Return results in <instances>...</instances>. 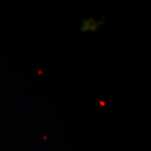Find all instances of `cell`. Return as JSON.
Returning a JSON list of instances; mask_svg holds the SVG:
<instances>
[{
    "label": "cell",
    "mask_w": 151,
    "mask_h": 151,
    "mask_svg": "<svg viewBox=\"0 0 151 151\" xmlns=\"http://www.w3.org/2000/svg\"><path fill=\"white\" fill-rule=\"evenodd\" d=\"M90 27H91V24H90V21L89 19H84L82 21V25H81V31L85 32V31H87L90 29Z\"/></svg>",
    "instance_id": "obj_1"
},
{
    "label": "cell",
    "mask_w": 151,
    "mask_h": 151,
    "mask_svg": "<svg viewBox=\"0 0 151 151\" xmlns=\"http://www.w3.org/2000/svg\"><path fill=\"white\" fill-rule=\"evenodd\" d=\"M99 104H100L101 106H103V107H104V106H105V103H104L103 101H100V102H99Z\"/></svg>",
    "instance_id": "obj_2"
}]
</instances>
